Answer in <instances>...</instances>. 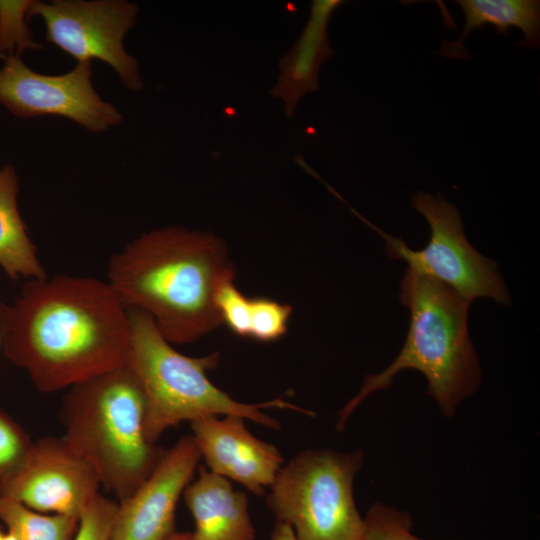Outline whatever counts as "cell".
Returning a JSON list of instances; mask_svg holds the SVG:
<instances>
[{"label":"cell","instance_id":"obj_14","mask_svg":"<svg viewBox=\"0 0 540 540\" xmlns=\"http://www.w3.org/2000/svg\"><path fill=\"white\" fill-rule=\"evenodd\" d=\"M341 0H314L309 19L291 49L279 61L277 83L270 94L284 102L291 117L301 97L319 88L320 67L334 55L328 37V23Z\"/></svg>","mask_w":540,"mask_h":540},{"label":"cell","instance_id":"obj_15","mask_svg":"<svg viewBox=\"0 0 540 540\" xmlns=\"http://www.w3.org/2000/svg\"><path fill=\"white\" fill-rule=\"evenodd\" d=\"M464 13L463 32L456 41L443 42L439 54L455 59L471 57L463 41L475 28L486 24L496 27L500 34L508 35L509 28L523 32L520 46L538 48L540 40V1L538 0H457Z\"/></svg>","mask_w":540,"mask_h":540},{"label":"cell","instance_id":"obj_4","mask_svg":"<svg viewBox=\"0 0 540 540\" xmlns=\"http://www.w3.org/2000/svg\"><path fill=\"white\" fill-rule=\"evenodd\" d=\"M145 398L128 366L69 388L61 409L63 439L121 502L154 470L165 450L146 433Z\"/></svg>","mask_w":540,"mask_h":540},{"label":"cell","instance_id":"obj_28","mask_svg":"<svg viewBox=\"0 0 540 540\" xmlns=\"http://www.w3.org/2000/svg\"><path fill=\"white\" fill-rule=\"evenodd\" d=\"M7 57H8V56H5L4 54H2V53L0 52V58H1V59L6 60Z\"/></svg>","mask_w":540,"mask_h":540},{"label":"cell","instance_id":"obj_1","mask_svg":"<svg viewBox=\"0 0 540 540\" xmlns=\"http://www.w3.org/2000/svg\"><path fill=\"white\" fill-rule=\"evenodd\" d=\"M1 346L43 393L127 366L130 321L107 281L56 275L28 280L0 302Z\"/></svg>","mask_w":540,"mask_h":540},{"label":"cell","instance_id":"obj_10","mask_svg":"<svg viewBox=\"0 0 540 540\" xmlns=\"http://www.w3.org/2000/svg\"><path fill=\"white\" fill-rule=\"evenodd\" d=\"M93 468L63 438L33 442L20 466L0 483V496L45 514L80 519L100 494Z\"/></svg>","mask_w":540,"mask_h":540},{"label":"cell","instance_id":"obj_22","mask_svg":"<svg viewBox=\"0 0 540 540\" xmlns=\"http://www.w3.org/2000/svg\"><path fill=\"white\" fill-rule=\"evenodd\" d=\"M216 307L221 324L240 337H249L250 299L233 283H223L216 294Z\"/></svg>","mask_w":540,"mask_h":540},{"label":"cell","instance_id":"obj_21","mask_svg":"<svg viewBox=\"0 0 540 540\" xmlns=\"http://www.w3.org/2000/svg\"><path fill=\"white\" fill-rule=\"evenodd\" d=\"M32 444L21 426L0 407V483L20 466Z\"/></svg>","mask_w":540,"mask_h":540},{"label":"cell","instance_id":"obj_5","mask_svg":"<svg viewBox=\"0 0 540 540\" xmlns=\"http://www.w3.org/2000/svg\"><path fill=\"white\" fill-rule=\"evenodd\" d=\"M130 348L127 366L142 388L148 439L156 443L169 428L208 416L235 415L259 425L278 429L279 422L263 410L288 409L311 415V411L281 398L263 403L235 400L216 387L207 372L219 362V354L186 356L172 347L153 319L138 309H128Z\"/></svg>","mask_w":540,"mask_h":540},{"label":"cell","instance_id":"obj_26","mask_svg":"<svg viewBox=\"0 0 540 540\" xmlns=\"http://www.w3.org/2000/svg\"><path fill=\"white\" fill-rule=\"evenodd\" d=\"M2 540H17V539L13 534H11L10 532L7 531V532H5Z\"/></svg>","mask_w":540,"mask_h":540},{"label":"cell","instance_id":"obj_25","mask_svg":"<svg viewBox=\"0 0 540 540\" xmlns=\"http://www.w3.org/2000/svg\"><path fill=\"white\" fill-rule=\"evenodd\" d=\"M167 540H193L192 532H174Z\"/></svg>","mask_w":540,"mask_h":540},{"label":"cell","instance_id":"obj_23","mask_svg":"<svg viewBox=\"0 0 540 540\" xmlns=\"http://www.w3.org/2000/svg\"><path fill=\"white\" fill-rule=\"evenodd\" d=\"M118 502L99 494L81 515L72 540H110Z\"/></svg>","mask_w":540,"mask_h":540},{"label":"cell","instance_id":"obj_17","mask_svg":"<svg viewBox=\"0 0 540 540\" xmlns=\"http://www.w3.org/2000/svg\"><path fill=\"white\" fill-rule=\"evenodd\" d=\"M0 521L17 540H72L79 520L35 511L21 502L0 496Z\"/></svg>","mask_w":540,"mask_h":540},{"label":"cell","instance_id":"obj_18","mask_svg":"<svg viewBox=\"0 0 540 540\" xmlns=\"http://www.w3.org/2000/svg\"><path fill=\"white\" fill-rule=\"evenodd\" d=\"M407 511L375 502L364 517V540H423L412 534Z\"/></svg>","mask_w":540,"mask_h":540},{"label":"cell","instance_id":"obj_13","mask_svg":"<svg viewBox=\"0 0 540 540\" xmlns=\"http://www.w3.org/2000/svg\"><path fill=\"white\" fill-rule=\"evenodd\" d=\"M183 492L195 529L193 540H255L247 495L207 468Z\"/></svg>","mask_w":540,"mask_h":540},{"label":"cell","instance_id":"obj_27","mask_svg":"<svg viewBox=\"0 0 540 540\" xmlns=\"http://www.w3.org/2000/svg\"><path fill=\"white\" fill-rule=\"evenodd\" d=\"M5 532H3L0 528V540H2L3 536H4Z\"/></svg>","mask_w":540,"mask_h":540},{"label":"cell","instance_id":"obj_24","mask_svg":"<svg viewBox=\"0 0 540 540\" xmlns=\"http://www.w3.org/2000/svg\"><path fill=\"white\" fill-rule=\"evenodd\" d=\"M270 540H297V538L289 525L277 521L272 529Z\"/></svg>","mask_w":540,"mask_h":540},{"label":"cell","instance_id":"obj_8","mask_svg":"<svg viewBox=\"0 0 540 540\" xmlns=\"http://www.w3.org/2000/svg\"><path fill=\"white\" fill-rule=\"evenodd\" d=\"M138 8L124 0L31 1L27 18L40 16L46 40L78 62L93 59L110 65L130 90L142 89L136 59L123 46V39L136 19Z\"/></svg>","mask_w":540,"mask_h":540},{"label":"cell","instance_id":"obj_20","mask_svg":"<svg viewBox=\"0 0 540 540\" xmlns=\"http://www.w3.org/2000/svg\"><path fill=\"white\" fill-rule=\"evenodd\" d=\"M292 307L275 300L259 297L250 299L249 338L273 342L286 332Z\"/></svg>","mask_w":540,"mask_h":540},{"label":"cell","instance_id":"obj_11","mask_svg":"<svg viewBox=\"0 0 540 540\" xmlns=\"http://www.w3.org/2000/svg\"><path fill=\"white\" fill-rule=\"evenodd\" d=\"M200 460L191 435L165 450L141 485L118 502L110 540H167L175 532L178 501Z\"/></svg>","mask_w":540,"mask_h":540},{"label":"cell","instance_id":"obj_29","mask_svg":"<svg viewBox=\"0 0 540 540\" xmlns=\"http://www.w3.org/2000/svg\"><path fill=\"white\" fill-rule=\"evenodd\" d=\"M0 344H1V335H0Z\"/></svg>","mask_w":540,"mask_h":540},{"label":"cell","instance_id":"obj_12","mask_svg":"<svg viewBox=\"0 0 540 540\" xmlns=\"http://www.w3.org/2000/svg\"><path fill=\"white\" fill-rule=\"evenodd\" d=\"M191 429L207 469L255 495L267 493L284 464L280 451L254 436L240 416L203 417L191 422Z\"/></svg>","mask_w":540,"mask_h":540},{"label":"cell","instance_id":"obj_3","mask_svg":"<svg viewBox=\"0 0 540 540\" xmlns=\"http://www.w3.org/2000/svg\"><path fill=\"white\" fill-rule=\"evenodd\" d=\"M399 298L410 311L404 346L387 368L365 377L358 393L339 411L338 429L344 428L366 397L388 388L404 369L418 370L426 377V393L446 417H452L459 403L479 388L481 368L467 323L471 302L409 267L400 283Z\"/></svg>","mask_w":540,"mask_h":540},{"label":"cell","instance_id":"obj_2","mask_svg":"<svg viewBox=\"0 0 540 540\" xmlns=\"http://www.w3.org/2000/svg\"><path fill=\"white\" fill-rule=\"evenodd\" d=\"M107 275L127 309L147 313L169 343L187 344L221 324L216 294L235 271L219 238L167 227L124 245L111 256Z\"/></svg>","mask_w":540,"mask_h":540},{"label":"cell","instance_id":"obj_6","mask_svg":"<svg viewBox=\"0 0 540 540\" xmlns=\"http://www.w3.org/2000/svg\"><path fill=\"white\" fill-rule=\"evenodd\" d=\"M363 460L362 450H304L283 464L266 493L267 505L297 540H364L353 493Z\"/></svg>","mask_w":540,"mask_h":540},{"label":"cell","instance_id":"obj_19","mask_svg":"<svg viewBox=\"0 0 540 540\" xmlns=\"http://www.w3.org/2000/svg\"><path fill=\"white\" fill-rule=\"evenodd\" d=\"M31 1H0V52L20 56L24 49H38L42 45L32 40L25 22Z\"/></svg>","mask_w":540,"mask_h":540},{"label":"cell","instance_id":"obj_16","mask_svg":"<svg viewBox=\"0 0 540 540\" xmlns=\"http://www.w3.org/2000/svg\"><path fill=\"white\" fill-rule=\"evenodd\" d=\"M18 177L11 165L0 168V267L11 278L40 279L47 276L37 247L20 215Z\"/></svg>","mask_w":540,"mask_h":540},{"label":"cell","instance_id":"obj_7","mask_svg":"<svg viewBox=\"0 0 540 540\" xmlns=\"http://www.w3.org/2000/svg\"><path fill=\"white\" fill-rule=\"evenodd\" d=\"M412 205L424 216L431 230L428 243L420 250H412L402 239L388 235L353 212L383 237L385 252L390 258L404 260L409 268L437 279L469 302L488 297L510 305V296L497 264L468 242L459 210L441 195L426 192L414 194Z\"/></svg>","mask_w":540,"mask_h":540},{"label":"cell","instance_id":"obj_9","mask_svg":"<svg viewBox=\"0 0 540 540\" xmlns=\"http://www.w3.org/2000/svg\"><path fill=\"white\" fill-rule=\"evenodd\" d=\"M91 62H78L69 72L45 75L27 67L17 54L0 69V103L17 117L56 115L91 132L119 124L123 116L96 93Z\"/></svg>","mask_w":540,"mask_h":540}]
</instances>
